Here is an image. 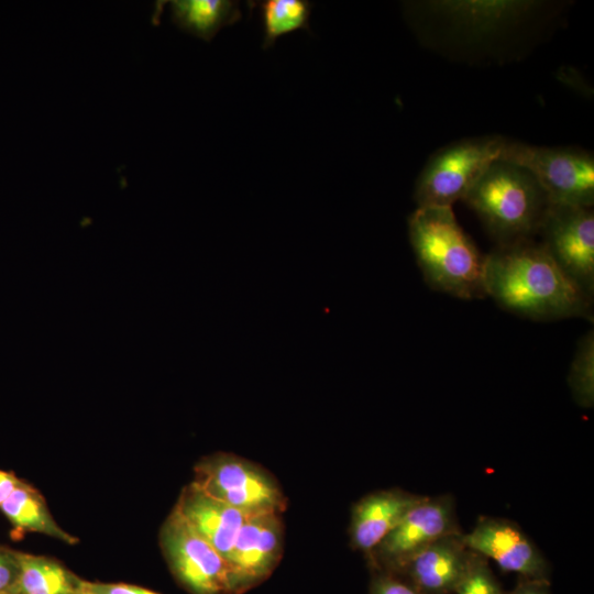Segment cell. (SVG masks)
I'll list each match as a JSON object with an SVG mask.
<instances>
[{"label":"cell","instance_id":"1","mask_svg":"<svg viewBox=\"0 0 594 594\" xmlns=\"http://www.w3.org/2000/svg\"><path fill=\"white\" fill-rule=\"evenodd\" d=\"M484 290L503 309L536 321L593 317V298L534 239L485 254Z\"/></svg>","mask_w":594,"mask_h":594},{"label":"cell","instance_id":"2","mask_svg":"<svg viewBox=\"0 0 594 594\" xmlns=\"http://www.w3.org/2000/svg\"><path fill=\"white\" fill-rule=\"evenodd\" d=\"M408 237L430 288L464 300L486 297L485 255L463 231L452 207H417L408 218Z\"/></svg>","mask_w":594,"mask_h":594},{"label":"cell","instance_id":"3","mask_svg":"<svg viewBox=\"0 0 594 594\" xmlns=\"http://www.w3.org/2000/svg\"><path fill=\"white\" fill-rule=\"evenodd\" d=\"M462 200L476 213L496 245L534 239L550 205L531 173L499 158Z\"/></svg>","mask_w":594,"mask_h":594},{"label":"cell","instance_id":"4","mask_svg":"<svg viewBox=\"0 0 594 594\" xmlns=\"http://www.w3.org/2000/svg\"><path fill=\"white\" fill-rule=\"evenodd\" d=\"M194 473L191 482L199 488L246 516L283 514L287 508V497L273 474L239 455L217 452L202 457Z\"/></svg>","mask_w":594,"mask_h":594},{"label":"cell","instance_id":"5","mask_svg":"<svg viewBox=\"0 0 594 594\" xmlns=\"http://www.w3.org/2000/svg\"><path fill=\"white\" fill-rule=\"evenodd\" d=\"M506 139H464L435 153L419 174L414 191L417 207L448 206L462 200L486 168L499 158Z\"/></svg>","mask_w":594,"mask_h":594},{"label":"cell","instance_id":"6","mask_svg":"<svg viewBox=\"0 0 594 594\" xmlns=\"http://www.w3.org/2000/svg\"><path fill=\"white\" fill-rule=\"evenodd\" d=\"M499 160L534 175L552 205L593 208L594 156L573 147H547L505 141Z\"/></svg>","mask_w":594,"mask_h":594},{"label":"cell","instance_id":"7","mask_svg":"<svg viewBox=\"0 0 594 594\" xmlns=\"http://www.w3.org/2000/svg\"><path fill=\"white\" fill-rule=\"evenodd\" d=\"M462 532L452 494L426 496L366 556L371 571L397 572L436 540Z\"/></svg>","mask_w":594,"mask_h":594},{"label":"cell","instance_id":"8","mask_svg":"<svg viewBox=\"0 0 594 594\" xmlns=\"http://www.w3.org/2000/svg\"><path fill=\"white\" fill-rule=\"evenodd\" d=\"M160 547L177 583L190 594H229L224 559L174 507L160 530Z\"/></svg>","mask_w":594,"mask_h":594},{"label":"cell","instance_id":"9","mask_svg":"<svg viewBox=\"0 0 594 594\" xmlns=\"http://www.w3.org/2000/svg\"><path fill=\"white\" fill-rule=\"evenodd\" d=\"M540 243L558 266L594 297V211L550 204L540 224Z\"/></svg>","mask_w":594,"mask_h":594},{"label":"cell","instance_id":"10","mask_svg":"<svg viewBox=\"0 0 594 594\" xmlns=\"http://www.w3.org/2000/svg\"><path fill=\"white\" fill-rule=\"evenodd\" d=\"M284 549L282 514L249 516L226 559L229 594H243L265 581Z\"/></svg>","mask_w":594,"mask_h":594},{"label":"cell","instance_id":"11","mask_svg":"<svg viewBox=\"0 0 594 594\" xmlns=\"http://www.w3.org/2000/svg\"><path fill=\"white\" fill-rule=\"evenodd\" d=\"M462 539L472 551L493 560L504 572L518 578L547 579L550 564L537 544L515 521L492 516H480L471 531Z\"/></svg>","mask_w":594,"mask_h":594},{"label":"cell","instance_id":"12","mask_svg":"<svg viewBox=\"0 0 594 594\" xmlns=\"http://www.w3.org/2000/svg\"><path fill=\"white\" fill-rule=\"evenodd\" d=\"M462 534L436 540L410 558L395 574L421 594H455L472 556Z\"/></svg>","mask_w":594,"mask_h":594},{"label":"cell","instance_id":"13","mask_svg":"<svg viewBox=\"0 0 594 594\" xmlns=\"http://www.w3.org/2000/svg\"><path fill=\"white\" fill-rule=\"evenodd\" d=\"M426 495L398 487L364 495L352 507L350 544L366 557Z\"/></svg>","mask_w":594,"mask_h":594},{"label":"cell","instance_id":"14","mask_svg":"<svg viewBox=\"0 0 594 594\" xmlns=\"http://www.w3.org/2000/svg\"><path fill=\"white\" fill-rule=\"evenodd\" d=\"M174 507L224 561L241 526L249 517L208 495L193 482L182 490Z\"/></svg>","mask_w":594,"mask_h":594},{"label":"cell","instance_id":"15","mask_svg":"<svg viewBox=\"0 0 594 594\" xmlns=\"http://www.w3.org/2000/svg\"><path fill=\"white\" fill-rule=\"evenodd\" d=\"M458 28L473 33H488L517 22L538 7L522 0H441L427 6Z\"/></svg>","mask_w":594,"mask_h":594},{"label":"cell","instance_id":"16","mask_svg":"<svg viewBox=\"0 0 594 594\" xmlns=\"http://www.w3.org/2000/svg\"><path fill=\"white\" fill-rule=\"evenodd\" d=\"M0 510L12 525L14 536L38 532L68 544L78 542L55 521L41 492L23 480L0 504Z\"/></svg>","mask_w":594,"mask_h":594},{"label":"cell","instance_id":"17","mask_svg":"<svg viewBox=\"0 0 594 594\" xmlns=\"http://www.w3.org/2000/svg\"><path fill=\"white\" fill-rule=\"evenodd\" d=\"M166 3L170 20L179 30L206 42L242 18L240 2L233 0H173Z\"/></svg>","mask_w":594,"mask_h":594},{"label":"cell","instance_id":"18","mask_svg":"<svg viewBox=\"0 0 594 594\" xmlns=\"http://www.w3.org/2000/svg\"><path fill=\"white\" fill-rule=\"evenodd\" d=\"M19 561L14 594H81L82 579L58 560L19 551Z\"/></svg>","mask_w":594,"mask_h":594},{"label":"cell","instance_id":"19","mask_svg":"<svg viewBox=\"0 0 594 594\" xmlns=\"http://www.w3.org/2000/svg\"><path fill=\"white\" fill-rule=\"evenodd\" d=\"M249 3L260 10L264 50L272 47L285 34L300 29L309 31L314 4L308 0H262Z\"/></svg>","mask_w":594,"mask_h":594},{"label":"cell","instance_id":"20","mask_svg":"<svg viewBox=\"0 0 594 594\" xmlns=\"http://www.w3.org/2000/svg\"><path fill=\"white\" fill-rule=\"evenodd\" d=\"M568 385L574 402L583 408L594 405V330L579 341L568 373Z\"/></svg>","mask_w":594,"mask_h":594},{"label":"cell","instance_id":"21","mask_svg":"<svg viewBox=\"0 0 594 594\" xmlns=\"http://www.w3.org/2000/svg\"><path fill=\"white\" fill-rule=\"evenodd\" d=\"M501 584L493 574L488 560L472 551L468 570L455 594H504Z\"/></svg>","mask_w":594,"mask_h":594},{"label":"cell","instance_id":"22","mask_svg":"<svg viewBox=\"0 0 594 594\" xmlns=\"http://www.w3.org/2000/svg\"><path fill=\"white\" fill-rule=\"evenodd\" d=\"M370 594H421L402 576L385 572L372 571Z\"/></svg>","mask_w":594,"mask_h":594},{"label":"cell","instance_id":"23","mask_svg":"<svg viewBox=\"0 0 594 594\" xmlns=\"http://www.w3.org/2000/svg\"><path fill=\"white\" fill-rule=\"evenodd\" d=\"M19 574V551L0 544V592L13 593Z\"/></svg>","mask_w":594,"mask_h":594},{"label":"cell","instance_id":"24","mask_svg":"<svg viewBox=\"0 0 594 594\" xmlns=\"http://www.w3.org/2000/svg\"><path fill=\"white\" fill-rule=\"evenodd\" d=\"M81 594H160L150 588L128 583H106L82 579Z\"/></svg>","mask_w":594,"mask_h":594},{"label":"cell","instance_id":"25","mask_svg":"<svg viewBox=\"0 0 594 594\" xmlns=\"http://www.w3.org/2000/svg\"><path fill=\"white\" fill-rule=\"evenodd\" d=\"M504 594H551L550 581L547 579L518 578L515 587Z\"/></svg>","mask_w":594,"mask_h":594},{"label":"cell","instance_id":"26","mask_svg":"<svg viewBox=\"0 0 594 594\" xmlns=\"http://www.w3.org/2000/svg\"><path fill=\"white\" fill-rule=\"evenodd\" d=\"M22 482L13 472L0 470V504L3 503Z\"/></svg>","mask_w":594,"mask_h":594},{"label":"cell","instance_id":"27","mask_svg":"<svg viewBox=\"0 0 594 594\" xmlns=\"http://www.w3.org/2000/svg\"><path fill=\"white\" fill-rule=\"evenodd\" d=\"M0 594H14V593H11V592H0Z\"/></svg>","mask_w":594,"mask_h":594}]
</instances>
